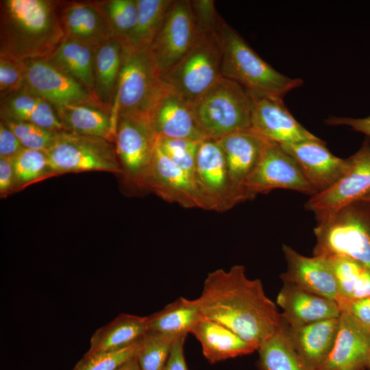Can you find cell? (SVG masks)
Masks as SVG:
<instances>
[{
  "mask_svg": "<svg viewBox=\"0 0 370 370\" xmlns=\"http://www.w3.org/2000/svg\"><path fill=\"white\" fill-rule=\"evenodd\" d=\"M197 301L203 317L225 325L256 350L282 325L281 313L262 282L249 279L243 265L209 273Z\"/></svg>",
  "mask_w": 370,
  "mask_h": 370,
  "instance_id": "6da1fadb",
  "label": "cell"
},
{
  "mask_svg": "<svg viewBox=\"0 0 370 370\" xmlns=\"http://www.w3.org/2000/svg\"><path fill=\"white\" fill-rule=\"evenodd\" d=\"M58 2L0 1V57L24 62L49 58L65 40Z\"/></svg>",
  "mask_w": 370,
  "mask_h": 370,
  "instance_id": "7a4b0ae2",
  "label": "cell"
},
{
  "mask_svg": "<svg viewBox=\"0 0 370 370\" xmlns=\"http://www.w3.org/2000/svg\"><path fill=\"white\" fill-rule=\"evenodd\" d=\"M215 35L221 53L223 76L240 84L252 94L284 99L287 93L303 85L301 79L289 77L265 62L221 19Z\"/></svg>",
  "mask_w": 370,
  "mask_h": 370,
  "instance_id": "3957f363",
  "label": "cell"
},
{
  "mask_svg": "<svg viewBox=\"0 0 370 370\" xmlns=\"http://www.w3.org/2000/svg\"><path fill=\"white\" fill-rule=\"evenodd\" d=\"M315 217L313 256L350 259L370 269L369 204L356 201Z\"/></svg>",
  "mask_w": 370,
  "mask_h": 370,
  "instance_id": "277c9868",
  "label": "cell"
},
{
  "mask_svg": "<svg viewBox=\"0 0 370 370\" xmlns=\"http://www.w3.org/2000/svg\"><path fill=\"white\" fill-rule=\"evenodd\" d=\"M123 47L122 64L111 110L114 130L119 115L150 117L164 87L150 49Z\"/></svg>",
  "mask_w": 370,
  "mask_h": 370,
  "instance_id": "5b68a950",
  "label": "cell"
},
{
  "mask_svg": "<svg viewBox=\"0 0 370 370\" xmlns=\"http://www.w3.org/2000/svg\"><path fill=\"white\" fill-rule=\"evenodd\" d=\"M254 96L235 81L222 77L191 103L196 121L208 138L251 130Z\"/></svg>",
  "mask_w": 370,
  "mask_h": 370,
  "instance_id": "8992f818",
  "label": "cell"
},
{
  "mask_svg": "<svg viewBox=\"0 0 370 370\" xmlns=\"http://www.w3.org/2000/svg\"><path fill=\"white\" fill-rule=\"evenodd\" d=\"M49 177L66 173H123L115 145L100 137L58 132L46 150Z\"/></svg>",
  "mask_w": 370,
  "mask_h": 370,
  "instance_id": "52a82bcc",
  "label": "cell"
},
{
  "mask_svg": "<svg viewBox=\"0 0 370 370\" xmlns=\"http://www.w3.org/2000/svg\"><path fill=\"white\" fill-rule=\"evenodd\" d=\"M223 77L215 34L201 33L187 53L162 75L164 84L192 103Z\"/></svg>",
  "mask_w": 370,
  "mask_h": 370,
  "instance_id": "ba28073f",
  "label": "cell"
},
{
  "mask_svg": "<svg viewBox=\"0 0 370 370\" xmlns=\"http://www.w3.org/2000/svg\"><path fill=\"white\" fill-rule=\"evenodd\" d=\"M158 138L150 117L118 116L114 136L116 154L123 172L139 187L144 186Z\"/></svg>",
  "mask_w": 370,
  "mask_h": 370,
  "instance_id": "9c48e42d",
  "label": "cell"
},
{
  "mask_svg": "<svg viewBox=\"0 0 370 370\" xmlns=\"http://www.w3.org/2000/svg\"><path fill=\"white\" fill-rule=\"evenodd\" d=\"M25 88L43 98L53 106L86 105L104 110L111 108L80 82L46 60L23 62Z\"/></svg>",
  "mask_w": 370,
  "mask_h": 370,
  "instance_id": "30bf717a",
  "label": "cell"
},
{
  "mask_svg": "<svg viewBox=\"0 0 370 370\" xmlns=\"http://www.w3.org/2000/svg\"><path fill=\"white\" fill-rule=\"evenodd\" d=\"M143 187L150 189L164 200L184 208L215 211L196 177L176 165L158 145Z\"/></svg>",
  "mask_w": 370,
  "mask_h": 370,
  "instance_id": "8fae6325",
  "label": "cell"
},
{
  "mask_svg": "<svg viewBox=\"0 0 370 370\" xmlns=\"http://www.w3.org/2000/svg\"><path fill=\"white\" fill-rule=\"evenodd\" d=\"M245 188L247 200L275 188L293 190L310 196L317 193L295 160L280 145L270 140L249 175Z\"/></svg>",
  "mask_w": 370,
  "mask_h": 370,
  "instance_id": "7c38bea8",
  "label": "cell"
},
{
  "mask_svg": "<svg viewBox=\"0 0 370 370\" xmlns=\"http://www.w3.org/2000/svg\"><path fill=\"white\" fill-rule=\"evenodd\" d=\"M200 34L190 1H173L164 23L150 47L162 76L187 53Z\"/></svg>",
  "mask_w": 370,
  "mask_h": 370,
  "instance_id": "4fadbf2b",
  "label": "cell"
},
{
  "mask_svg": "<svg viewBox=\"0 0 370 370\" xmlns=\"http://www.w3.org/2000/svg\"><path fill=\"white\" fill-rule=\"evenodd\" d=\"M349 168L328 189L312 196L306 208L316 215L333 212L358 201L370 190V142L365 139L360 149L348 158Z\"/></svg>",
  "mask_w": 370,
  "mask_h": 370,
  "instance_id": "5bb4252c",
  "label": "cell"
},
{
  "mask_svg": "<svg viewBox=\"0 0 370 370\" xmlns=\"http://www.w3.org/2000/svg\"><path fill=\"white\" fill-rule=\"evenodd\" d=\"M252 95L254 103L251 130L254 132L279 145L319 138L295 119L286 107L284 99Z\"/></svg>",
  "mask_w": 370,
  "mask_h": 370,
  "instance_id": "9a60e30c",
  "label": "cell"
},
{
  "mask_svg": "<svg viewBox=\"0 0 370 370\" xmlns=\"http://www.w3.org/2000/svg\"><path fill=\"white\" fill-rule=\"evenodd\" d=\"M223 151L236 203L247 200V181L269 140L251 130L215 139Z\"/></svg>",
  "mask_w": 370,
  "mask_h": 370,
  "instance_id": "2e32d148",
  "label": "cell"
},
{
  "mask_svg": "<svg viewBox=\"0 0 370 370\" xmlns=\"http://www.w3.org/2000/svg\"><path fill=\"white\" fill-rule=\"evenodd\" d=\"M195 176L202 190L213 204L215 211L224 212L237 204L223 151L215 139L206 138L199 142Z\"/></svg>",
  "mask_w": 370,
  "mask_h": 370,
  "instance_id": "e0dca14e",
  "label": "cell"
},
{
  "mask_svg": "<svg viewBox=\"0 0 370 370\" xmlns=\"http://www.w3.org/2000/svg\"><path fill=\"white\" fill-rule=\"evenodd\" d=\"M280 145L295 160L317 193L332 186L349 168V158L343 159L333 155L319 138Z\"/></svg>",
  "mask_w": 370,
  "mask_h": 370,
  "instance_id": "ac0fdd59",
  "label": "cell"
},
{
  "mask_svg": "<svg viewBox=\"0 0 370 370\" xmlns=\"http://www.w3.org/2000/svg\"><path fill=\"white\" fill-rule=\"evenodd\" d=\"M282 251L287 263L286 271L280 276L284 283L295 285L336 302L338 299L337 282L327 258L303 256L286 245H283Z\"/></svg>",
  "mask_w": 370,
  "mask_h": 370,
  "instance_id": "d6986e66",
  "label": "cell"
},
{
  "mask_svg": "<svg viewBox=\"0 0 370 370\" xmlns=\"http://www.w3.org/2000/svg\"><path fill=\"white\" fill-rule=\"evenodd\" d=\"M150 119L158 137L195 141L208 138L196 121L191 103L165 84Z\"/></svg>",
  "mask_w": 370,
  "mask_h": 370,
  "instance_id": "ffe728a7",
  "label": "cell"
},
{
  "mask_svg": "<svg viewBox=\"0 0 370 370\" xmlns=\"http://www.w3.org/2000/svg\"><path fill=\"white\" fill-rule=\"evenodd\" d=\"M370 331L351 315L341 312L333 347L320 370L367 369Z\"/></svg>",
  "mask_w": 370,
  "mask_h": 370,
  "instance_id": "44dd1931",
  "label": "cell"
},
{
  "mask_svg": "<svg viewBox=\"0 0 370 370\" xmlns=\"http://www.w3.org/2000/svg\"><path fill=\"white\" fill-rule=\"evenodd\" d=\"M276 302L282 310V321L292 327L338 317L341 314L335 301L288 283H284Z\"/></svg>",
  "mask_w": 370,
  "mask_h": 370,
  "instance_id": "7402d4cb",
  "label": "cell"
},
{
  "mask_svg": "<svg viewBox=\"0 0 370 370\" xmlns=\"http://www.w3.org/2000/svg\"><path fill=\"white\" fill-rule=\"evenodd\" d=\"M282 325L304 363L310 370H320L335 342L339 317L305 325L292 327Z\"/></svg>",
  "mask_w": 370,
  "mask_h": 370,
  "instance_id": "603a6c76",
  "label": "cell"
},
{
  "mask_svg": "<svg viewBox=\"0 0 370 370\" xmlns=\"http://www.w3.org/2000/svg\"><path fill=\"white\" fill-rule=\"evenodd\" d=\"M59 13L66 38L96 48L111 38L108 21L99 3L73 2L59 7Z\"/></svg>",
  "mask_w": 370,
  "mask_h": 370,
  "instance_id": "cb8c5ba5",
  "label": "cell"
},
{
  "mask_svg": "<svg viewBox=\"0 0 370 370\" xmlns=\"http://www.w3.org/2000/svg\"><path fill=\"white\" fill-rule=\"evenodd\" d=\"M190 333L200 343L204 357L211 364L247 355L256 351L225 325L203 316Z\"/></svg>",
  "mask_w": 370,
  "mask_h": 370,
  "instance_id": "d4e9b609",
  "label": "cell"
},
{
  "mask_svg": "<svg viewBox=\"0 0 370 370\" xmlns=\"http://www.w3.org/2000/svg\"><path fill=\"white\" fill-rule=\"evenodd\" d=\"M1 118L34 123L54 132L64 130L53 106L26 88L1 100Z\"/></svg>",
  "mask_w": 370,
  "mask_h": 370,
  "instance_id": "484cf974",
  "label": "cell"
},
{
  "mask_svg": "<svg viewBox=\"0 0 370 370\" xmlns=\"http://www.w3.org/2000/svg\"><path fill=\"white\" fill-rule=\"evenodd\" d=\"M147 317L122 313L92 336L86 354L108 352L127 347L147 332Z\"/></svg>",
  "mask_w": 370,
  "mask_h": 370,
  "instance_id": "4316f807",
  "label": "cell"
},
{
  "mask_svg": "<svg viewBox=\"0 0 370 370\" xmlns=\"http://www.w3.org/2000/svg\"><path fill=\"white\" fill-rule=\"evenodd\" d=\"M64 131L114 142L115 131L110 112L86 105L53 106Z\"/></svg>",
  "mask_w": 370,
  "mask_h": 370,
  "instance_id": "83f0119b",
  "label": "cell"
},
{
  "mask_svg": "<svg viewBox=\"0 0 370 370\" xmlns=\"http://www.w3.org/2000/svg\"><path fill=\"white\" fill-rule=\"evenodd\" d=\"M97 48L65 38L55 52L45 60L95 94L94 62Z\"/></svg>",
  "mask_w": 370,
  "mask_h": 370,
  "instance_id": "f1b7e54d",
  "label": "cell"
},
{
  "mask_svg": "<svg viewBox=\"0 0 370 370\" xmlns=\"http://www.w3.org/2000/svg\"><path fill=\"white\" fill-rule=\"evenodd\" d=\"M123 45L110 38L96 50L94 62V92L99 101L110 108L119 77Z\"/></svg>",
  "mask_w": 370,
  "mask_h": 370,
  "instance_id": "f546056e",
  "label": "cell"
},
{
  "mask_svg": "<svg viewBox=\"0 0 370 370\" xmlns=\"http://www.w3.org/2000/svg\"><path fill=\"white\" fill-rule=\"evenodd\" d=\"M201 317L197 299L181 297L147 317V330L177 336L187 334Z\"/></svg>",
  "mask_w": 370,
  "mask_h": 370,
  "instance_id": "4dcf8cb0",
  "label": "cell"
},
{
  "mask_svg": "<svg viewBox=\"0 0 370 370\" xmlns=\"http://www.w3.org/2000/svg\"><path fill=\"white\" fill-rule=\"evenodd\" d=\"M136 26L124 47L150 49L160 32L173 0H136Z\"/></svg>",
  "mask_w": 370,
  "mask_h": 370,
  "instance_id": "1f68e13d",
  "label": "cell"
},
{
  "mask_svg": "<svg viewBox=\"0 0 370 370\" xmlns=\"http://www.w3.org/2000/svg\"><path fill=\"white\" fill-rule=\"evenodd\" d=\"M258 351L260 370H310L294 348L282 325Z\"/></svg>",
  "mask_w": 370,
  "mask_h": 370,
  "instance_id": "d6a6232c",
  "label": "cell"
},
{
  "mask_svg": "<svg viewBox=\"0 0 370 370\" xmlns=\"http://www.w3.org/2000/svg\"><path fill=\"white\" fill-rule=\"evenodd\" d=\"M327 259L336 277L338 289V299L355 300L370 296L369 268L350 259Z\"/></svg>",
  "mask_w": 370,
  "mask_h": 370,
  "instance_id": "836d02e7",
  "label": "cell"
},
{
  "mask_svg": "<svg viewBox=\"0 0 370 370\" xmlns=\"http://www.w3.org/2000/svg\"><path fill=\"white\" fill-rule=\"evenodd\" d=\"M180 336L147 330L138 341L135 356L140 370H164L172 347Z\"/></svg>",
  "mask_w": 370,
  "mask_h": 370,
  "instance_id": "e575fe53",
  "label": "cell"
},
{
  "mask_svg": "<svg viewBox=\"0 0 370 370\" xmlns=\"http://www.w3.org/2000/svg\"><path fill=\"white\" fill-rule=\"evenodd\" d=\"M108 21L111 38L123 45L136 23V0H110L99 3Z\"/></svg>",
  "mask_w": 370,
  "mask_h": 370,
  "instance_id": "d590c367",
  "label": "cell"
},
{
  "mask_svg": "<svg viewBox=\"0 0 370 370\" xmlns=\"http://www.w3.org/2000/svg\"><path fill=\"white\" fill-rule=\"evenodd\" d=\"M16 186L24 188L49 177V164L45 151L23 148L12 159Z\"/></svg>",
  "mask_w": 370,
  "mask_h": 370,
  "instance_id": "8d00e7d4",
  "label": "cell"
},
{
  "mask_svg": "<svg viewBox=\"0 0 370 370\" xmlns=\"http://www.w3.org/2000/svg\"><path fill=\"white\" fill-rule=\"evenodd\" d=\"M139 340L118 350L94 354H85L72 370H116L135 357Z\"/></svg>",
  "mask_w": 370,
  "mask_h": 370,
  "instance_id": "74e56055",
  "label": "cell"
},
{
  "mask_svg": "<svg viewBox=\"0 0 370 370\" xmlns=\"http://www.w3.org/2000/svg\"><path fill=\"white\" fill-rule=\"evenodd\" d=\"M17 137L24 148L46 151L51 145L54 132L34 123L11 119H1Z\"/></svg>",
  "mask_w": 370,
  "mask_h": 370,
  "instance_id": "f35d334b",
  "label": "cell"
},
{
  "mask_svg": "<svg viewBox=\"0 0 370 370\" xmlns=\"http://www.w3.org/2000/svg\"><path fill=\"white\" fill-rule=\"evenodd\" d=\"M199 142L159 137L158 146L176 165L195 176L196 156Z\"/></svg>",
  "mask_w": 370,
  "mask_h": 370,
  "instance_id": "ab89813d",
  "label": "cell"
},
{
  "mask_svg": "<svg viewBox=\"0 0 370 370\" xmlns=\"http://www.w3.org/2000/svg\"><path fill=\"white\" fill-rule=\"evenodd\" d=\"M25 88L23 62L0 57V97L7 96Z\"/></svg>",
  "mask_w": 370,
  "mask_h": 370,
  "instance_id": "60d3db41",
  "label": "cell"
},
{
  "mask_svg": "<svg viewBox=\"0 0 370 370\" xmlns=\"http://www.w3.org/2000/svg\"><path fill=\"white\" fill-rule=\"evenodd\" d=\"M193 15L201 33L215 34L219 19L213 0L190 1Z\"/></svg>",
  "mask_w": 370,
  "mask_h": 370,
  "instance_id": "b9f144b4",
  "label": "cell"
},
{
  "mask_svg": "<svg viewBox=\"0 0 370 370\" xmlns=\"http://www.w3.org/2000/svg\"><path fill=\"white\" fill-rule=\"evenodd\" d=\"M336 303L341 312L349 314L370 331V296L355 300L339 299Z\"/></svg>",
  "mask_w": 370,
  "mask_h": 370,
  "instance_id": "7bdbcfd3",
  "label": "cell"
},
{
  "mask_svg": "<svg viewBox=\"0 0 370 370\" xmlns=\"http://www.w3.org/2000/svg\"><path fill=\"white\" fill-rule=\"evenodd\" d=\"M23 148L12 130L3 122L0 123V158L13 159Z\"/></svg>",
  "mask_w": 370,
  "mask_h": 370,
  "instance_id": "ee69618b",
  "label": "cell"
},
{
  "mask_svg": "<svg viewBox=\"0 0 370 370\" xmlns=\"http://www.w3.org/2000/svg\"><path fill=\"white\" fill-rule=\"evenodd\" d=\"M324 123L328 125H345L365 134L370 139V114L364 118L329 116Z\"/></svg>",
  "mask_w": 370,
  "mask_h": 370,
  "instance_id": "f6af8a7d",
  "label": "cell"
},
{
  "mask_svg": "<svg viewBox=\"0 0 370 370\" xmlns=\"http://www.w3.org/2000/svg\"><path fill=\"white\" fill-rule=\"evenodd\" d=\"M186 336L182 335L175 341L164 370H188L184 352Z\"/></svg>",
  "mask_w": 370,
  "mask_h": 370,
  "instance_id": "bcb514c9",
  "label": "cell"
},
{
  "mask_svg": "<svg viewBox=\"0 0 370 370\" xmlns=\"http://www.w3.org/2000/svg\"><path fill=\"white\" fill-rule=\"evenodd\" d=\"M16 186L12 159L0 158V193L9 194Z\"/></svg>",
  "mask_w": 370,
  "mask_h": 370,
  "instance_id": "7dc6e473",
  "label": "cell"
},
{
  "mask_svg": "<svg viewBox=\"0 0 370 370\" xmlns=\"http://www.w3.org/2000/svg\"><path fill=\"white\" fill-rule=\"evenodd\" d=\"M116 370H140V369L136 362V357H134L122 365Z\"/></svg>",
  "mask_w": 370,
  "mask_h": 370,
  "instance_id": "c3c4849f",
  "label": "cell"
},
{
  "mask_svg": "<svg viewBox=\"0 0 370 370\" xmlns=\"http://www.w3.org/2000/svg\"><path fill=\"white\" fill-rule=\"evenodd\" d=\"M358 201H364L370 204V190L365 194Z\"/></svg>",
  "mask_w": 370,
  "mask_h": 370,
  "instance_id": "681fc988",
  "label": "cell"
},
{
  "mask_svg": "<svg viewBox=\"0 0 370 370\" xmlns=\"http://www.w3.org/2000/svg\"><path fill=\"white\" fill-rule=\"evenodd\" d=\"M367 369L370 370V353H369V360H368V364H367Z\"/></svg>",
  "mask_w": 370,
  "mask_h": 370,
  "instance_id": "f907efd6",
  "label": "cell"
}]
</instances>
